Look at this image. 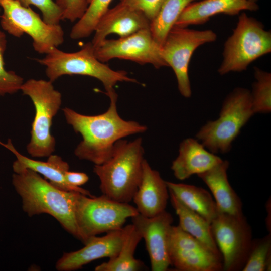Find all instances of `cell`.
<instances>
[{
	"label": "cell",
	"mask_w": 271,
	"mask_h": 271,
	"mask_svg": "<svg viewBox=\"0 0 271 271\" xmlns=\"http://www.w3.org/2000/svg\"><path fill=\"white\" fill-rule=\"evenodd\" d=\"M256 79L251 93L252 106L254 113H269L271 111V74L254 67Z\"/></svg>",
	"instance_id": "4316f807"
},
{
	"label": "cell",
	"mask_w": 271,
	"mask_h": 271,
	"mask_svg": "<svg viewBox=\"0 0 271 271\" xmlns=\"http://www.w3.org/2000/svg\"><path fill=\"white\" fill-rule=\"evenodd\" d=\"M25 7L34 6L42 14V19L49 25L59 24L62 20V12L53 0H16Z\"/></svg>",
	"instance_id": "f546056e"
},
{
	"label": "cell",
	"mask_w": 271,
	"mask_h": 271,
	"mask_svg": "<svg viewBox=\"0 0 271 271\" xmlns=\"http://www.w3.org/2000/svg\"><path fill=\"white\" fill-rule=\"evenodd\" d=\"M12 184L21 198L23 211L29 216L48 214L81 241L75 216L80 192L60 189L29 169L14 173Z\"/></svg>",
	"instance_id": "7a4b0ae2"
},
{
	"label": "cell",
	"mask_w": 271,
	"mask_h": 271,
	"mask_svg": "<svg viewBox=\"0 0 271 271\" xmlns=\"http://www.w3.org/2000/svg\"><path fill=\"white\" fill-rule=\"evenodd\" d=\"M0 145L11 151L16 158L13 164L14 173L26 169H31L43 176L49 182L57 188L69 191H75L91 196L90 192L80 187H74L69 185L65 178V173L69 170L68 163L56 155H51L46 162L29 158L20 153L14 146L11 139L7 143L0 141Z\"/></svg>",
	"instance_id": "ac0fdd59"
},
{
	"label": "cell",
	"mask_w": 271,
	"mask_h": 271,
	"mask_svg": "<svg viewBox=\"0 0 271 271\" xmlns=\"http://www.w3.org/2000/svg\"><path fill=\"white\" fill-rule=\"evenodd\" d=\"M144 154L141 138L117 141L109 159L93 168L102 194L120 202L132 200L142 179Z\"/></svg>",
	"instance_id": "3957f363"
},
{
	"label": "cell",
	"mask_w": 271,
	"mask_h": 271,
	"mask_svg": "<svg viewBox=\"0 0 271 271\" xmlns=\"http://www.w3.org/2000/svg\"><path fill=\"white\" fill-rule=\"evenodd\" d=\"M142 237L131 223L122 247L114 258L95 268L96 271H138L145 268L144 263L134 258L137 247Z\"/></svg>",
	"instance_id": "cb8c5ba5"
},
{
	"label": "cell",
	"mask_w": 271,
	"mask_h": 271,
	"mask_svg": "<svg viewBox=\"0 0 271 271\" xmlns=\"http://www.w3.org/2000/svg\"><path fill=\"white\" fill-rule=\"evenodd\" d=\"M170 265L179 271H219L223 269L221 255L209 249L198 240L172 226L169 241Z\"/></svg>",
	"instance_id": "4fadbf2b"
},
{
	"label": "cell",
	"mask_w": 271,
	"mask_h": 271,
	"mask_svg": "<svg viewBox=\"0 0 271 271\" xmlns=\"http://www.w3.org/2000/svg\"><path fill=\"white\" fill-rule=\"evenodd\" d=\"M196 0H164L155 18L151 21L150 30L155 42L161 47L183 10Z\"/></svg>",
	"instance_id": "d4e9b609"
},
{
	"label": "cell",
	"mask_w": 271,
	"mask_h": 271,
	"mask_svg": "<svg viewBox=\"0 0 271 271\" xmlns=\"http://www.w3.org/2000/svg\"><path fill=\"white\" fill-rule=\"evenodd\" d=\"M139 214L127 203L114 201L104 195L96 197L79 193L76 220L84 244L91 237L123 227L127 219Z\"/></svg>",
	"instance_id": "ba28073f"
},
{
	"label": "cell",
	"mask_w": 271,
	"mask_h": 271,
	"mask_svg": "<svg viewBox=\"0 0 271 271\" xmlns=\"http://www.w3.org/2000/svg\"><path fill=\"white\" fill-rule=\"evenodd\" d=\"M132 224L145 240L152 271L168 270L170 265L169 241L173 222L172 215L166 210L147 217L139 213L132 217Z\"/></svg>",
	"instance_id": "5bb4252c"
},
{
	"label": "cell",
	"mask_w": 271,
	"mask_h": 271,
	"mask_svg": "<svg viewBox=\"0 0 271 271\" xmlns=\"http://www.w3.org/2000/svg\"><path fill=\"white\" fill-rule=\"evenodd\" d=\"M254 114L250 91L236 88L225 99L219 118L203 126L196 138L214 154L227 153L241 128Z\"/></svg>",
	"instance_id": "5b68a950"
},
{
	"label": "cell",
	"mask_w": 271,
	"mask_h": 271,
	"mask_svg": "<svg viewBox=\"0 0 271 271\" xmlns=\"http://www.w3.org/2000/svg\"><path fill=\"white\" fill-rule=\"evenodd\" d=\"M66 182L70 185L79 187L89 180L88 176L85 173L67 171L65 174Z\"/></svg>",
	"instance_id": "d6a6232c"
},
{
	"label": "cell",
	"mask_w": 271,
	"mask_h": 271,
	"mask_svg": "<svg viewBox=\"0 0 271 271\" xmlns=\"http://www.w3.org/2000/svg\"><path fill=\"white\" fill-rule=\"evenodd\" d=\"M256 3L248 0H202L190 4L182 12L175 25L187 27L190 25L202 24L219 14H238L242 10L255 11Z\"/></svg>",
	"instance_id": "ffe728a7"
},
{
	"label": "cell",
	"mask_w": 271,
	"mask_h": 271,
	"mask_svg": "<svg viewBox=\"0 0 271 271\" xmlns=\"http://www.w3.org/2000/svg\"><path fill=\"white\" fill-rule=\"evenodd\" d=\"M62 12V20L72 22L79 20L89 5L88 0H55Z\"/></svg>",
	"instance_id": "4dcf8cb0"
},
{
	"label": "cell",
	"mask_w": 271,
	"mask_h": 271,
	"mask_svg": "<svg viewBox=\"0 0 271 271\" xmlns=\"http://www.w3.org/2000/svg\"><path fill=\"white\" fill-rule=\"evenodd\" d=\"M169 195L172 206L179 218L178 226L213 252L221 255L212 236L210 223L200 215L185 206L170 192Z\"/></svg>",
	"instance_id": "603a6c76"
},
{
	"label": "cell",
	"mask_w": 271,
	"mask_h": 271,
	"mask_svg": "<svg viewBox=\"0 0 271 271\" xmlns=\"http://www.w3.org/2000/svg\"><path fill=\"white\" fill-rule=\"evenodd\" d=\"M130 226V224L127 225L103 236L90 237L81 249L64 253L57 261L56 268L59 271L75 270L98 259L114 258L122 247Z\"/></svg>",
	"instance_id": "9a60e30c"
},
{
	"label": "cell",
	"mask_w": 271,
	"mask_h": 271,
	"mask_svg": "<svg viewBox=\"0 0 271 271\" xmlns=\"http://www.w3.org/2000/svg\"><path fill=\"white\" fill-rule=\"evenodd\" d=\"M120 2L142 12L152 21L158 14L164 0H120Z\"/></svg>",
	"instance_id": "1f68e13d"
},
{
	"label": "cell",
	"mask_w": 271,
	"mask_h": 271,
	"mask_svg": "<svg viewBox=\"0 0 271 271\" xmlns=\"http://www.w3.org/2000/svg\"><path fill=\"white\" fill-rule=\"evenodd\" d=\"M36 60L46 67V75L52 82L65 75L88 76L99 80L106 93L114 90L113 87L118 82L139 83L126 71L114 70L100 61L94 54L91 42L84 44L75 52H65L53 47L44 57Z\"/></svg>",
	"instance_id": "277c9868"
},
{
	"label": "cell",
	"mask_w": 271,
	"mask_h": 271,
	"mask_svg": "<svg viewBox=\"0 0 271 271\" xmlns=\"http://www.w3.org/2000/svg\"><path fill=\"white\" fill-rule=\"evenodd\" d=\"M170 197L166 181L144 159L142 176L132 200L139 213L152 217L166 210Z\"/></svg>",
	"instance_id": "e0dca14e"
},
{
	"label": "cell",
	"mask_w": 271,
	"mask_h": 271,
	"mask_svg": "<svg viewBox=\"0 0 271 271\" xmlns=\"http://www.w3.org/2000/svg\"><path fill=\"white\" fill-rule=\"evenodd\" d=\"M106 94L110 105L102 114L87 115L68 107L63 109L67 123L82 138L74 150L75 155L95 165H101L109 159L117 141L147 129L146 126L125 120L119 116L117 110L118 95L115 90Z\"/></svg>",
	"instance_id": "6da1fadb"
},
{
	"label": "cell",
	"mask_w": 271,
	"mask_h": 271,
	"mask_svg": "<svg viewBox=\"0 0 271 271\" xmlns=\"http://www.w3.org/2000/svg\"><path fill=\"white\" fill-rule=\"evenodd\" d=\"M229 163L221 162L198 176L211 191L216 205L218 213L240 215L242 213V204L240 198L231 186L227 171Z\"/></svg>",
	"instance_id": "44dd1931"
},
{
	"label": "cell",
	"mask_w": 271,
	"mask_h": 271,
	"mask_svg": "<svg viewBox=\"0 0 271 271\" xmlns=\"http://www.w3.org/2000/svg\"><path fill=\"white\" fill-rule=\"evenodd\" d=\"M216 34L211 30H196L174 26L161 47V55L174 72L180 94L186 98L192 94L188 75L190 60L194 51L205 43L214 42Z\"/></svg>",
	"instance_id": "30bf717a"
},
{
	"label": "cell",
	"mask_w": 271,
	"mask_h": 271,
	"mask_svg": "<svg viewBox=\"0 0 271 271\" xmlns=\"http://www.w3.org/2000/svg\"><path fill=\"white\" fill-rule=\"evenodd\" d=\"M0 7L3 11L0 21L3 29L17 38L25 33L29 35L38 53L46 54L63 43L64 33L61 25L46 23L30 7H24L16 0H0Z\"/></svg>",
	"instance_id": "9c48e42d"
},
{
	"label": "cell",
	"mask_w": 271,
	"mask_h": 271,
	"mask_svg": "<svg viewBox=\"0 0 271 271\" xmlns=\"http://www.w3.org/2000/svg\"><path fill=\"white\" fill-rule=\"evenodd\" d=\"M222 161L198 140L187 138L180 143L178 156L173 161L171 169L177 179L184 180L209 170Z\"/></svg>",
	"instance_id": "d6986e66"
},
{
	"label": "cell",
	"mask_w": 271,
	"mask_h": 271,
	"mask_svg": "<svg viewBox=\"0 0 271 271\" xmlns=\"http://www.w3.org/2000/svg\"><path fill=\"white\" fill-rule=\"evenodd\" d=\"M215 242L222 256L223 269L243 268L252 245L250 227L243 214L218 213L210 223Z\"/></svg>",
	"instance_id": "8fae6325"
},
{
	"label": "cell",
	"mask_w": 271,
	"mask_h": 271,
	"mask_svg": "<svg viewBox=\"0 0 271 271\" xmlns=\"http://www.w3.org/2000/svg\"><path fill=\"white\" fill-rule=\"evenodd\" d=\"M94 54L104 63L114 58L150 64L156 68L168 66L161 55V47L155 42L150 28L144 29L117 39L104 40L94 48Z\"/></svg>",
	"instance_id": "7c38bea8"
},
{
	"label": "cell",
	"mask_w": 271,
	"mask_h": 271,
	"mask_svg": "<svg viewBox=\"0 0 271 271\" xmlns=\"http://www.w3.org/2000/svg\"><path fill=\"white\" fill-rule=\"evenodd\" d=\"M248 1H249V2H252V3H256V2L258 0H248Z\"/></svg>",
	"instance_id": "836d02e7"
},
{
	"label": "cell",
	"mask_w": 271,
	"mask_h": 271,
	"mask_svg": "<svg viewBox=\"0 0 271 271\" xmlns=\"http://www.w3.org/2000/svg\"><path fill=\"white\" fill-rule=\"evenodd\" d=\"M169 191L183 204L196 212L210 223L218 211L211 194L202 188L183 183L166 181Z\"/></svg>",
	"instance_id": "7402d4cb"
},
{
	"label": "cell",
	"mask_w": 271,
	"mask_h": 271,
	"mask_svg": "<svg viewBox=\"0 0 271 271\" xmlns=\"http://www.w3.org/2000/svg\"><path fill=\"white\" fill-rule=\"evenodd\" d=\"M150 26V20L142 12L120 2L101 17L91 42L95 48L110 34L123 37Z\"/></svg>",
	"instance_id": "2e32d148"
},
{
	"label": "cell",
	"mask_w": 271,
	"mask_h": 271,
	"mask_svg": "<svg viewBox=\"0 0 271 271\" xmlns=\"http://www.w3.org/2000/svg\"><path fill=\"white\" fill-rule=\"evenodd\" d=\"M271 236L253 240L251 250L242 271L270 270Z\"/></svg>",
	"instance_id": "83f0119b"
},
{
	"label": "cell",
	"mask_w": 271,
	"mask_h": 271,
	"mask_svg": "<svg viewBox=\"0 0 271 271\" xmlns=\"http://www.w3.org/2000/svg\"><path fill=\"white\" fill-rule=\"evenodd\" d=\"M89 5L83 16L71 29L70 37L77 40L89 36L94 32L101 17L109 9L113 0H88Z\"/></svg>",
	"instance_id": "484cf974"
},
{
	"label": "cell",
	"mask_w": 271,
	"mask_h": 271,
	"mask_svg": "<svg viewBox=\"0 0 271 271\" xmlns=\"http://www.w3.org/2000/svg\"><path fill=\"white\" fill-rule=\"evenodd\" d=\"M271 51V32L256 19L241 13L232 35L226 41L218 72L223 75L241 72L258 58Z\"/></svg>",
	"instance_id": "52a82bcc"
},
{
	"label": "cell",
	"mask_w": 271,
	"mask_h": 271,
	"mask_svg": "<svg viewBox=\"0 0 271 271\" xmlns=\"http://www.w3.org/2000/svg\"><path fill=\"white\" fill-rule=\"evenodd\" d=\"M20 90L30 97L35 110L27 151L33 157H48L55 149L51 129L62 103V95L49 80L30 79L24 82Z\"/></svg>",
	"instance_id": "8992f818"
},
{
	"label": "cell",
	"mask_w": 271,
	"mask_h": 271,
	"mask_svg": "<svg viewBox=\"0 0 271 271\" xmlns=\"http://www.w3.org/2000/svg\"><path fill=\"white\" fill-rule=\"evenodd\" d=\"M7 41L5 33L0 30V96L13 94L20 90L23 78L13 71L5 68L4 54Z\"/></svg>",
	"instance_id": "f1b7e54d"
}]
</instances>
